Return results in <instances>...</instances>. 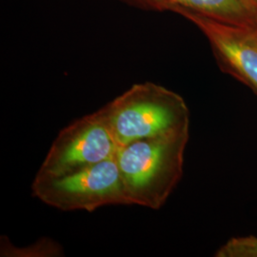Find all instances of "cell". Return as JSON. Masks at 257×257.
Wrapping results in <instances>:
<instances>
[{"mask_svg": "<svg viewBox=\"0 0 257 257\" xmlns=\"http://www.w3.org/2000/svg\"><path fill=\"white\" fill-rule=\"evenodd\" d=\"M190 131L138 140L117 149L115 159L131 205L159 210L180 182Z\"/></svg>", "mask_w": 257, "mask_h": 257, "instance_id": "obj_1", "label": "cell"}, {"mask_svg": "<svg viewBox=\"0 0 257 257\" xmlns=\"http://www.w3.org/2000/svg\"><path fill=\"white\" fill-rule=\"evenodd\" d=\"M100 110L118 148L190 131L183 97L156 83L135 84Z\"/></svg>", "mask_w": 257, "mask_h": 257, "instance_id": "obj_2", "label": "cell"}, {"mask_svg": "<svg viewBox=\"0 0 257 257\" xmlns=\"http://www.w3.org/2000/svg\"><path fill=\"white\" fill-rule=\"evenodd\" d=\"M32 193L63 211L92 212L110 205H131L115 157L58 177L36 175Z\"/></svg>", "mask_w": 257, "mask_h": 257, "instance_id": "obj_3", "label": "cell"}, {"mask_svg": "<svg viewBox=\"0 0 257 257\" xmlns=\"http://www.w3.org/2000/svg\"><path fill=\"white\" fill-rule=\"evenodd\" d=\"M118 146L101 110L62 128L52 143L37 175L58 177L115 157Z\"/></svg>", "mask_w": 257, "mask_h": 257, "instance_id": "obj_4", "label": "cell"}, {"mask_svg": "<svg viewBox=\"0 0 257 257\" xmlns=\"http://www.w3.org/2000/svg\"><path fill=\"white\" fill-rule=\"evenodd\" d=\"M175 14L200 30L221 71L257 95V27L221 21L190 10H177Z\"/></svg>", "mask_w": 257, "mask_h": 257, "instance_id": "obj_5", "label": "cell"}, {"mask_svg": "<svg viewBox=\"0 0 257 257\" xmlns=\"http://www.w3.org/2000/svg\"><path fill=\"white\" fill-rule=\"evenodd\" d=\"M146 12L190 10L221 21L257 27V0H112Z\"/></svg>", "mask_w": 257, "mask_h": 257, "instance_id": "obj_6", "label": "cell"}, {"mask_svg": "<svg viewBox=\"0 0 257 257\" xmlns=\"http://www.w3.org/2000/svg\"><path fill=\"white\" fill-rule=\"evenodd\" d=\"M12 247V245H10ZM14 249L1 244V256H58L62 252L60 246L51 239H42L28 248Z\"/></svg>", "mask_w": 257, "mask_h": 257, "instance_id": "obj_7", "label": "cell"}, {"mask_svg": "<svg viewBox=\"0 0 257 257\" xmlns=\"http://www.w3.org/2000/svg\"><path fill=\"white\" fill-rule=\"evenodd\" d=\"M216 257H257V237L248 235L229 239L218 248Z\"/></svg>", "mask_w": 257, "mask_h": 257, "instance_id": "obj_8", "label": "cell"}]
</instances>
